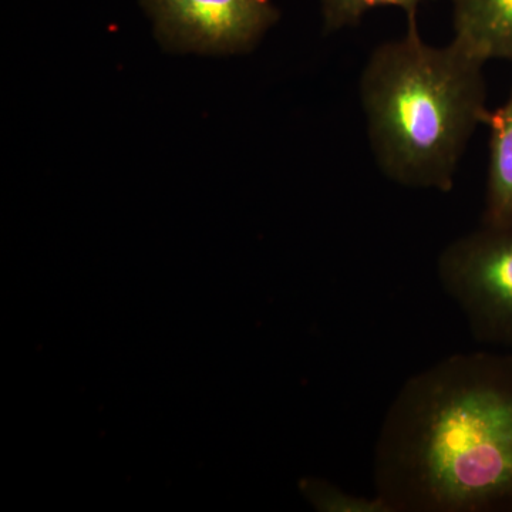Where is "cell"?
Here are the masks:
<instances>
[{
	"label": "cell",
	"mask_w": 512,
	"mask_h": 512,
	"mask_svg": "<svg viewBox=\"0 0 512 512\" xmlns=\"http://www.w3.org/2000/svg\"><path fill=\"white\" fill-rule=\"evenodd\" d=\"M372 471L392 512H512V355L454 353L409 377Z\"/></svg>",
	"instance_id": "6da1fadb"
},
{
	"label": "cell",
	"mask_w": 512,
	"mask_h": 512,
	"mask_svg": "<svg viewBox=\"0 0 512 512\" xmlns=\"http://www.w3.org/2000/svg\"><path fill=\"white\" fill-rule=\"evenodd\" d=\"M484 64L456 43L431 46L417 20L373 50L360 76L370 148L393 183L448 192L487 107Z\"/></svg>",
	"instance_id": "7a4b0ae2"
},
{
	"label": "cell",
	"mask_w": 512,
	"mask_h": 512,
	"mask_svg": "<svg viewBox=\"0 0 512 512\" xmlns=\"http://www.w3.org/2000/svg\"><path fill=\"white\" fill-rule=\"evenodd\" d=\"M437 278L474 339L512 348V222L487 224L441 251Z\"/></svg>",
	"instance_id": "3957f363"
},
{
	"label": "cell",
	"mask_w": 512,
	"mask_h": 512,
	"mask_svg": "<svg viewBox=\"0 0 512 512\" xmlns=\"http://www.w3.org/2000/svg\"><path fill=\"white\" fill-rule=\"evenodd\" d=\"M164 50L208 56L251 52L281 18L272 0H140Z\"/></svg>",
	"instance_id": "277c9868"
},
{
	"label": "cell",
	"mask_w": 512,
	"mask_h": 512,
	"mask_svg": "<svg viewBox=\"0 0 512 512\" xmlns=\"http://www.w3.org/2000/svg\"><path fill=\"white\" fill-rule=\"evenodd\" d=\"M453 42L483 63H512V0H451Z\"/></svg>",
	"instance_id": "5b68a950"
},
{
	"label": "cell",
	"mask_w": 512,
	"mask_h": 512,
	"mask_svg": "<svg viewBox=\"0 0 512 512\" xmlns=\"http://www.w3.org/2000/svg\"><path fill=\"white\" fill-rule=\"evenodd\" d=\"M485 126L490 128L487 183L483 222H512V89L498 109L490 111Z\"/></svg>",
	"instance_id": "8992f818"
},
{
	"label": "cell",
	"mask_w": 512,
	"mask_h": 512,
	"mask_svg": "<svg viewBox=\"0 0 512 512\" xmlns=\"http://www.w3.org/2000/svg\"><path fill=\"white\" fill-rule=\"evenodd\" d=\"M424 0H320L326 32L352 28L369 10L380 6H396L406 12L407 20H417V10Z\"/></svg>",
	"instance_id": "52a82bcc"
},
{
	"label": "cell",
	"mask_w": 512,
	"mask_h": 512,
	"mask_svg": "<svg viewBox=\"0 0 512 512\" xmlns=\"http://www.w3.org/2000/svg\"><path fill=\"white\" fill-rule=\"evenodd\" d=\"M303 493L313 507L325 512H392L377 494L372 497L342 490L328 481L311 480L303 484Z\"/></svg>",
	"instance_id": "ba28073f"
}]
</instances>
